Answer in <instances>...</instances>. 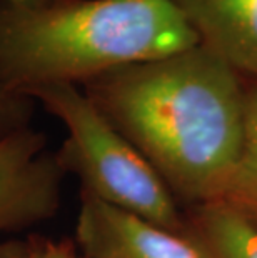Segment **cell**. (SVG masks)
<instances>
[{"label":"cell","instance_id":"8","mask_svg":"<svg viewBox=\"0 0 257 258\" xmlns=\"http://www.w3.org/2000/svg\"><path fill=\"white\" fill-rule=\"evenodd\" d=\"M199 225L209 258H257V228L227 205L205 203Z\"/></svg>","mask_w":257,"mask_h":258},{"label":"cell","instance_id":"2","mask_svg":"<svg viewBox=\"0 0 257 258\" xmlns=\"http://www.w3.org/2000/svg\"><path fill=\"white\" fill-rule=\"evenodd\" d=\"M199 43L172 0H0V84L27 97L39 87L84 85Z\"/></svg>","mask_w":257,"mask_h":258},{"label":"cell","instance_id":"5","mask_svg":"<svg viewBox=\"0 0 257 258\" xmlns=\"http://www.w3.org/2000/svg\"><path fill=\"white\" fill-rule=\"evenodd\" d=\"M77 241L90 258H209L202 246L134 213L80 194Z\"/></svg>","mask_w":257,"mask_h":258},{"label":"cell","instance_id":"4","mask_svg":"<svg viewBox=\"0 0 257 258\" xmlns=\"http://www.w3.org/2000/svg\"><path fill=\"white\" fill-rule=\"evenodd\" d=\"M65 170L32 127L0 140V240L57 215Z\"/></svg>","mask_w":257,"mask_h":258},{"label":"cell","instance_id":"1","mask_svg":"<svg viewBox=\"0 0 257 258\" xmlns=\"http://www.w3.org/2000/svg\"><path fill=\"white\" fill-rule=\"evenodd\" d=\"M82 90L167 186L204 205L221 200L245 140V79L222 57L199 43Z\"/></svg>","mask_w":257,"mask_h":258},{"label":"cell","instance_id":"10","mask_svg":"<svg viewBox=\"0 0 257 258\" xmlns=\"http://www.w3.org/2000/svg\"><path fill=\"white\" fill-rule=\"evenodd\" d=\"M25 258H80L69 241H54L32 235L27 238Z\"/></svg>","mask_w":257,"mask_h":258},{"label":"cell","instance_id":"7","mask_svg":"<svg viewBox=\"0 0 257 258\" xmlns=\"http://www.w3.org/2000/svg\"><path fill=\"white\" fill-rule=\"evenodd\" d=\"M219 203L257 228V82L245 79V140L239 165Z\"/></svg>","mask_w":257,"mask_h":258},{"label":"cell","instance_id":"11","mask_svg":"<svg viewBox=\"0 0 257 258\" xmlns=\"http://www.w3.org/2000/svg\"><path fill=\"white\" fill-rule=\"evenodd\" d=\"M27 238H2L0 258H25Z\"/></svg>","mask_w":257,"mask_h":258},{"label":"cell","instance_id":"3","mask_svg":"<svg viewBox=\"0 0 257 258\" xmlns=\"http://www.w3.org/2000/svg\"><path fill=\"white\" fill-rule=\"evenodd\" d=\"M29 97L64 123L67 139L57 158L79 177L82 191L179 233L182 222L166 182L79 85L39 87Z\"/></svg>","mask_w":257,"mask_h":258},{"label":"cell","instance_id":"6","mask_svg":"<svg viewBox=\"0 0 257 258\" xmlns=\"http://www.w3.org/2000/svg\"><path fill=\"white\" fill-rule=\"evenodd\" d=\"M200 38L247 80L257 82V0H172Z\"/></svg>","mask_w":257,"mask_h":258},{"label":"cell","instance_id":"12","mask_svg":"<svg viewBox=\"0 0 257 258\" xmlns=\"http://www.w3.org/2000/svg\"><path fill=\"white\" fill-rule=\"evenodd\" d=\"M9 2L20 4V5H43V4L57 2V0H9Z\"/></svg>","mask_w":257,"mask_h":258},{"label":"cell","instance_id":"9","mask_svg":"<svg viewBox=\"0 0 257 258\" xmlns=\"http://www.w3.org/2000/svg\"><path fill=\"white\" fill-rule=\"evenodd\" d=\"M35 100L0 84V140L30 127Z\"/></svg>","mask_w":257,"mask_h":258}]
</instances>
